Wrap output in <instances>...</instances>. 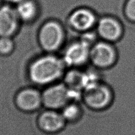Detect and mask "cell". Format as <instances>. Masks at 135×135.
I'll return each mask as SVG.
<instances>
[{
    "label": "cell",
    "mask_w": 135,
    "mask_h": 135,
    "mask_svg": "<svg viewBox=\"0 0 135 135\" xmlns=\"http://www.w3.org/2000/svg\"><path fill=\"white\" fill-rule=\"evenodd\" d=\"M20 21L15 7L11 4L0 7V37H10L16 32Z\"/></svg>",
    "instance_id": "5b68a950"
},
{
    "label": "cell",
    "mask_w": 135,
    "mask_h": 135,
    "mask_svg": "<svg viewBox=\"0 0 135 135\" xmlns=\"http://www.w3.org/2000/svg\"><path fill=\"white\" fill-rule=\"evenodd\" d=\"M68 21L74 29L85 32L94 25L95 17L90 9L79 8L72 12L68 17Z\"/></svg>",
    "instance_id": "8992f818"
},
{
    "label": "cell",
    "mask_w": 135,
    "mask_h": 135,
    "mask_svg": "<svg viewBox=\"0 0 135 135\" xmlns=\"http://www.w3.org/2000/svg\"><path fill=\"white\" fill-rule=\"evenodd\" d=\"M97 30L99 35L105 42H115L122 36V28L116 21L112 18L101 19L98 23Z\"/></svg>",
    "instance_id": "52a82bcc"
},
{
    "label": "cell",
    "mask_w": 135,
    "mask_h": 135,
    "mask_svg": "<svg viewBox=\"0 0 135 135\" xmlns=\"http://www.w3.org/2000/svg\"><path fill=\"white\" fill-rule=\"evenodd\" d=\"M13 47V42L9 37H0V52L7 54L11 51Z\"/></svg>",
    "instance_id": "4fadbf2b"
},
{
    "label": "cell",
    "mask_w": 135,
    "mask_h": 135,
    "mask_svg": "<svg viewBox=\"0 0 135 135\" xmlns=\"http://www.w3.org/2000/svg\"><path fill=\"white\" fill-rule=\"evenodd\" d=\"M90 57L96 67L101 69H110L117 64L119 60V52L108 42H101L94 45L90 50Z\"/></svg>",
    "instance_id": "3957f363"
},
{
    "label": "cell",
    "mask_w": 135,
    "mask_h": 135,
    "mask_svg": "<svg viewBox=\"0 0 135 135\" xmlns=\"http://www.w3.org/2000/svg\"><path fill=\"white\" fill-rule=\"evenodd\" d=\"M89 55L90 45L81 40L70 46L66 52L65 60L71 65L81 64L86 61Z\"/></svg>",
    "instance_id": "9c48e42d"
},
{
    "label": "cell",
    "mask_w": 135,
    "mask_h": 135,
    "mask_svg": "<svg viewBox=\"0 0 135 135\" xmlns=\"http://www.w3.org/2000/svg\"><path fill=\"white\" fill-rule=\"evenodd\" d=\"M78 114V109L76 106L71 105L65 108L63 113V116L68 119H73Z\"/></svg>",
    "instance_id": "5bb4252c"
},
{
    "label": "cell",
    "mask_w": 135,
    "mask_h": 135,
    "mask_svg": "<svg viewBox=\"0 0 135 135\" xmlns=\"http://www.w3.org/2000/svg\"><path fill=\"white\" fill-rule=\"evenodd\" d=\"M126 12L129 18L135 20V0H129L128 1L126 6Z\"/></svg>",
    "instance_id": "9a60e30c"
},
{
    "label": "cell",
    "mask_w": 135,
    "mask_h": 135,
    "mask_svg": "<svg viewBox=\"0 0 135 135\" xmlns=\"http://www.w3.org/2000/svg\"><path fill=\"white\" fill-rule=\"evenodd\" d=\"M63 66L56 57H42L34 63L30 69V76L34 82L46 84L56 79L61 74Z\"/></svg>",
    "instance_id": "6da1fadb"
},
{
    "label": "cell",
    "mask_w": 135,
    "mask_h": 135,
    "mask_svg": "<svg viewBox=\"0 0 135 135\" xmlns=\"http://www.w3.org/2000/svg\"><path fill=\"white\" fill-rule=\"evenodd\" d=\"M41 98L37 91L33 90H26L19 94L17 101L19 107L23 110H32L40 104Z\"/></svg>",
    "instance_id": "8fae6325"
},
{
    "label": "cell",
    "mask_w": 135,
    "mask_h": 135,
    "mask_svg": "<svg viewBox=\"0 0 135 135\" xmlns=\"http://www.w3.org/2000/svg\"><path fill=\"white\" fill-rule=\"evenodd\" d=\"M69 97V93L66 88L59 85L47 89L43 94V98L47 107L56 108L64 105Z\"/></svg>",
    "instance_id": "ba28073f"
},
{
    "label": "cell",
    "mask_w": 135,
    "mask_h": 135,
    "mask_svg": "<svg viewBox=\"0 0 135 135\" xmlns=\"http://www.w3.org/2000/svg\"><path fill=\"white\" fill-rule=\"evenodd\" d=\"M64 38V30L61 25L55 21L45 23L41 27L39 40L45 49L53 50L57 49Z\"/></svg>",
    "instance_id": "277c9868"
},
{
    "label": "cell",
    "mask_w": 135,
    "mask_h": 135,
    "mask_svg": "<svg viewBox=\"0 0 135 135\" xmlns=\"http://www.w3.org/2000/svg\"><path fill=\"white\" fill-rule=\"evenodd\" d=\"M17 14L20 21L29 22L36 18L38 7L34 0H22L15 7Z\"/></svg>",
    "instance_id": "30bf717a"
},
{
    "label": "cell",
    "mask_w": 135,
    "mask_h": 135,
    "mask_svg": "<svg viewBox=\"0 0 135 135\" xmlns=\"http://www.w3.org/2000/svg\"><path fill=\"white\" fill-rule=\"evenodd\" d=\"M4 1L7 2L8 4H15L16 5L18 2L22 1V0H3Z\"/></svg>",
    "instance_id": "2e32d148"
},
{
    "label": "cell",
    "mask_w": 135,
    "mask_h": 135,
    "mask_svg": "<svg viewBox=\"0 0 135 135\" xmlns=\"http://www.w3.org/2000/svg\"><path fill=\"white\" fill-rule=\"evenodd\" d=\"M84 97L90 107L97 110H102L112 105L114 93L108 84L97 82L86 87Z\"/></svg>",
    "instance_id": "7a4b0ae2"
},
{
    "label": "cell",
    "mask_w": 135,
    "mask_h": 135,
    "mask_svg": "<svg viewBox=\"0 0 135 135\" xmlns=\"http://www.w3.org/2000/svg\"><path fill=\"white\" fill-rule=\"evenodd\" d=\"M40 124L42 128L48 132L56 131L64 124V117L54 112H46L42 115Z\"/></svg>",
    "instance_id": "7c38bea8"
}]
</instances>
